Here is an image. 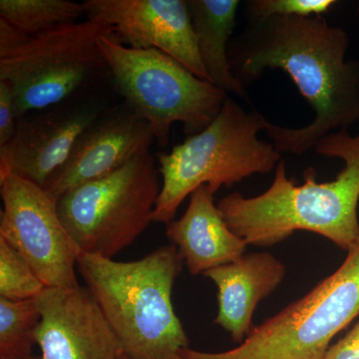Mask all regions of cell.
<instances>
[{
	"mask_svg": "<svg viewBox=\"0 0 359 359\" xmlns=\"http://www.w3.org/2000/svg\"><path fill=\"white\" fill-rule=\"evenodd\" d=\"M98 46L109 66L115 91L150 124L161 147L169 143L175 123L183 124L188 136L202 132L229 97L157 49L125 46L113 33L101 37Z\"/></svg>",
	"mask_w": 359,
	"mask_h": 359,
	"instance_id": "6",
	"label": "cell"
},
{
	"mask_svg": "<svg viewBox=\"0 0 359 359\" xmlns=\"http://www.w3.org/2000/svg\"><path fill=\"white\" fill-rule=\"evenodd\" d=\"M155 142L150 124L123 101L103 113L81 136L44 190L57 201L72 189L113 173Z\"/></svg>",
	"mask_w": 359,
	"mask_h": 359,
	"instance_id": "12",
	"label": "cell"
},
{
	"mask_svg": "<svg viewBox=\"0 0 359 359\" xmlns=\"http://www.w3.org/2000/svg\"><path fill=\"white\" fill-rule=\"evenodd\" d=\"M218 289L214 323L238 344L250 334L257 304L273 294L287 276L285 264L268 252L245 254L233 263L205 271Z\"/></svg>",
	"mask_w": 359,
	"mask_h": 359,
	"instance_id": "14",
	"label": "cell"
},
{
	"mask_svg": "<svg viewBox=\"0 0 359 359\" xmlns=\"http://www.w3.org/2000/svg\"><path fill=\"white\" fill-rule=\"evenodd\" d=\"M313 150L344 161L337 178L318 183L316 170L308 168L304 185L297 186L280 161L266 192L252 198L233 193L217 204L229 228L248 245L271 247L297 231H313L346 252L358 245L359 135L353 137L347 129L332 132Z\"/></svg>",
	"mask_w": 359,
	"mask_h": 359,
	"instance_id": "2",
	"label": "cell"
},
{
	"mask_svg": "<svg viewBox=\"0 0 359 359\" xmlns=\"http://www.w3.org/2000/svg\"><path fill=\"white\" fill-rule=\"evenodd\" d=\"M40 359H123L121 344L88 289L46 287L36 297Z\"/></svg>",
	"mask_w": 359,
	"mask_h": 359,
	"instance_id": "13",
	"label": "cell"
},
{
	"mask_svg": "<svg viewBox=\"0 0 359 359\" xmlns=\"http://www.w3.org/2000/svg\"><path fill=\"white\" fill-rule=\"evenodd\" d=\"M349 43L346 30L321 16L249 20L230 42L231 71L244 86L266 70L280 69L313 108V121L301 128L269 122L266 134L280 154H304L359 120V60H346Z\"/></svg>",
	"mask_w": 359,
	"mask_h": 359,
	"instance_id": "1",
	"label": "cell"
},
{
	"mask_svg": "<svg viewBox=\"0 0 359 359\" xmlns=\"http://www.w3.org/2000/svg\"><path fill=\"white\" fill-rule=\"evenodd\" d=\"M41 318L36 299L13 301L0 297V358L32 355Z\"/></svg>",
	"mask_w": 359,
	"mask_h": 359,
	"instance_id": "18",
	"label": "cell"
},
{
	"mask_svg": "<svg viewBox=\"0 0 359 359\" xmlns=\"http://www.w3.org/2000/svg\"><path fill=\"white\" fill-rule=\"evenodd\" d=\"M112 33L107 23L87 18L0 52V80L11 88L18 117L107 87L112 75L98 41Z\"/></svg>",
	"mask_w": 359,
	"mask_h": 359,
	"instance_id": "5",
	"label": "cell"
},
{
	"mask_svg": "<svg viewBox=\"0 0 359 359\" xmlns=\"http://www.w3.org/2000/svg\"><path fill=\"white\" fill-rule=\"evenodd\" d=\"M84 15V4L70 0H0V18L29 36L76 23Z\"/></svg>",
	"mask_w": 359,
	"mask_h": 359,
	"instance_id": "17",
	"label": "cell"
},
{
	"mask_svg": "<svg viewBox=\"0 0 359 359\" xmlns=\"http://www.w3.org/2000/svg\"><path fill=\"white\" fill-rule=\"evenodd\" d=\"M0 359H40L35 358V356H25V358H0Z\"/></svg>",
	"mask_w": 359,
	"mask_h": 359,
	"instance_id": "23",
	"label": "cell"
},
{
	"mask_svg": "<svg viewBox=\"0 0 359 359\" xmlns=\"http://www.w3.org/2000/svg\"><path fill=\"white\" fill-rule=\"evenodd\" d=\"M183 264L172 244L136 261L84 252L78 257L77 271L128 359H180L188 348L172 299Z\"/></svg>",
	"mask_w": 359,
	"mask_h": 359,
	"instance_id": "3",
	"label": "cell"
},
{
	"mask_svg": "<svg viewBox=\"0 0 359 359\" xmlns=\"http://www.w3.org/2000/svg\"><path fill=\"white\" fill-rule=\"evenodd\" d=\"M18 119L11 88L0 80V148L6 147L13 138Z\"/></svg>",
	"mask_w": 359,
	"mask_h": 359,
	"instance_id": "21",
	"label": "cell"
},
{
	"mask_svg": "<svg viewBox=\"0 0 359 359\" xmlns=\"http://www.w3.org/2000/svg\"><path fill=\"white\" fill-rule=\"evenodd\" d=\"M83 4L86 18L107 23L125 46L164 52L196 76L211 82L201 59L187 0H85Z\"/></svg>",
	"mask_w": 359,
	"mask_h": 359,
	"instance_id": "11",
	"label": "cell"
},
{
	"mask_svg": "<svg viewBox=\"0 0 359 359\" xmlns=\"http://www.w3.org/2000/svg\"><path fill=\"white\" fill-rule=\"evenodd\" d=\"M323 359H359V320L353 330L330 346Z\"/></svg>",
	"mask_w": 359,
	"mask_h": 359,
	"instance_id": "22",
	"label": "cell"
},
{
	"mask_svg": "<svg viewBox=\"0 0 359 359\" xmlns=\"http://www.w3.org/2000/svg\"><path fill=\"white\" fill-rule=\"evenodd\" d=\"M113 105L105 87L20 116L13 138L0 148V173L9 172L44 188L79 137Z\"/></svg>",
	"mask_w": 359,
	"mask_h": 359,
	"instance_id": "10",
	"label": "cell"
},
{
	"mask_svg": "<svg viewBox=\"0 0 359 359\" xmlns=\"http://www.w3.org/2000/svg\"><path fill=\"white\" fill-rule=\"evenodd\" d=\"M166 235L192 276L237 261L248 247L229 228L207 186L190 196L183 216L167 224Z\"/></svg>",
	"mask_w": 359,
	"mask_h": 359,
	"instance_id": "15",
	"label": "cell"
},
{
	"mask_svg": "<svg viewBox=\"0 0 359 359\" xmlns=\"http://www.w3.org/2000/svg\"><path fill=\"white\" fill-rule=\"evenodd\" d=\"M161 187L149 152L66 193L59 216L81 252L113 259L153 223Z\"/></svg>",
	"mask_w": 359,
	"mask_h": 359,
	"instance_id": "8",
	"label": "cell"
},
{
	"mask_svg": "<svg viewBox=\"0 0 359 359\" xmlns=\"http://www.w3.org/2000/svg\"><path fill=\"white\" fill-rule=\"evenodd\" d=\"M269 124L261 113L245 111L228 97L209 126L158 155L162 187L153 223L174 221L180 205L200 187L215 194L252 175L271 173L282 154L273 143L257 138Z\"/></svg>",
	"mask_w": 359,
	"mask_h": 359,
	"instance_id": "4",
	"label": "cell"
},
{
	"mask_svg": "<svg viewBox=\"0 0 359 359\" xmlns=\"http://www.w3.org/2000/svg\"><path fill=\"white\" fill-rule=\"evenodd\" d=\"M0 238L34 269L46 287L79 285L81 254L59 216L57 201L42 187L9 172L0 173Z\"/></svg>",
	"mask_w": 359,
	"mask_h": 359,
	"instance_id": "9",
	"label": "cell"
},
{
	"mask_svg": "<svg viewBox=\"0 0 359 359\" xmlns=\"http://www.w3.org/2000/svg\"><path fill=\"white\" fill-rule=\"evenodd\" d=\"M359 316V242L344 263L302 299L252 328L223 353L183 349L180 359H323L332 339Z\"/></svg>",
	"mask_w": 359,
	"mask_h": 359,
	"instance_id": "7",
	"label": "cell"
},
{
	"mask_svg": "<svg viewBox=\"0 0 359 359\" xmlns=\"http://www.w3.org/2000/svg\"><path fill=\"white\" fill-rule=\"evenodd\" d=\"M123 359H128V358H127L126 355H124V358H123Z\"/></svg>",
	"mask_w": 359,
	"mask_h": 359,
	"instance_id": "24",
	"label": "cell"
},
{
	"mask_svg": "<svg viewBox=\"0 0 359 359\" xmlns=\"http://www.w3.org/2000/svg\"><path fill=\"white\" fill-rule=\"evenodd\" d=\"M248 4L249 20H261L273 16H321L337 2L334 0H252Z\"/></svg>",
	"mask_w": 359,
	"mask_h": 359,
	"instance_id": "20",
	"label": "cell"
},
{
	"mask_svg": "<svg viewBox=\"0 0 359 359\" xmlns=\"http://www.w3.org/2000/svg\"><path fill=\"white\" fill-rule=\"evenodd\" d=\"M198 49L210 80L226 94L249 101L245 86L233 74L229 45L237 25L238 0H187Z\"/></svg>",
	"mask_w": 359,
	"mask_h": 359,
	"instance_id": "16",
	"label": "cell"
},
{
	"mask_svg": "<svg viewBox=\"0 0 359 359\" xmlns=\"http://www.w3.org/2000/svg\"><path fill=\"white\" fill-rule=\"evenodd\" d=\"M46 289L20 252L0 238V297L13 301L36 299Z\"/></svg>",
	"mask_w": 359,
	"mask_h": 359,
	"instance_id": "19",
	"label": "cell"
}]
</instances>
